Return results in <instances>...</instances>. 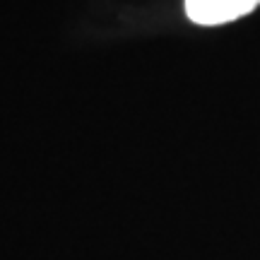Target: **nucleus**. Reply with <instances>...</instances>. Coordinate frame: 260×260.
I'll list each match as a JSON object with an SVG mask.
<instances>
[{"label": "nucleus", "instance_id": "nucleus-1", "mask_svg": "<svg viewBox=\"0 0 260 260\" xmlns=\"http://www.w3.org/2000/svg\"><path fill=\"white\" fill-rule=\"evenodd\" d=\"M260 0H186V12L195 24L214 27L248 15Z\"/></svg>", "mask_w": 260, "mask_h": 260}]
</instances>
